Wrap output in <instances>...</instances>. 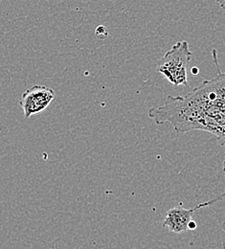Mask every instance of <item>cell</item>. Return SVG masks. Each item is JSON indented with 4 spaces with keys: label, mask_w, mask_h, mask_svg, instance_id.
<instances>
[{
    "label": "cell",
    "mask_w": 225,
    "mask_h": 249,
    "mask_svg": "<svg viewBox=\"0 0 225 249\" xmlns=\"http://www.w3.org/2000/svg\"><path fill=\"white\" fill-rule=\"evenodd\" d=\"M204 81L186 96H169L148 114L157 124L170 123L178 133L204 130L225 143V72Z\"/></svg>",
    "instance_id": "cell-1"
},
{
    "label": "cell",
    "mask_w": 225,
    "mask_h": 249,
    "mask_svg": "<svg viewBox=\"0 0 225 249\" xmlns=\"http://www.w3.org/2000/svg\"><path fill=\"white\" fill-rule=\"evenodd\" d=\"M216 2L219 4V6L225 11V0H216Z\"/></svg>",
    "instance_id": "cell-6"
},
{
    "label": "cell",
    "mask_w": 225,
    "mask_h": 249,
    "mask_svg": "<svg viewBox=\"0 0 225 249\" xmlns=\"http://www.w3.org/2000/svg\"><path fill=\"white\" fill-rule=\"evenodd\" d=\"M191 72H192V74H193V75L198 74V68H197V67H193V68L191 69Z\"/></svg>",
    "instance_id": "cell-7"
},
{
    "label": "cell",
    "mask_w": 225,
    "mask_h": 249,
    "mask_svg": "<svg viewBox=\"0 0 225 249\" xmlns=\"http://www.w3.org/2000/svg\"><path fill=\"white\" fill-rule=\"evenodd\" d=\"M55 99V91L44 86H33L22 93L19 101L26 119L46 109Z\"/></svg>",
    "instance_id": "cell-4"
},
{
    "label": "cell",
    "mask_w": 225,
    "mask_h": 249,
    "mask_svg": "<svg viewBox=\"0 0 225 249\" xmlns=\"http://www.w3.org/2000/svg\"><path fill=\"white\" fill-rule=\"evenodd\" d=\"M223 230L225 232V221H224V223H223ZM224 249H225V242L224 243Z\"/></svg>",
    "instance_id": "cell-8"
},
{
    "label": "cell",
    "mask_w": 225,
    "mask_h": 249,
    "mask_svg": "<svg viewBox=\"0 0 225 249\" xmlns=\"http://www.w3.org/2000/svg\"><path fill=\"white\" fill-rule=\"evenodd\" d=\"M224 146H225V143L224 144ZM224 172L225 173V161H224Z\"/></svg>",
    "instance_id": "cell-9"
},
{
    "label": "cell",
    "mask_w": 225,
    "mask_h": 249,
    "mask_svg": "<svg viewBox=\"0 0 225 249\" xmlns=\"http://www.w3.org/2000/svg\"><path fill=\"white\" fill-rule=\"evenodd\" d=\"M224 197H225V192L219 195L217 197L211 200L199 203L198 205L190 209L182 208L181 205L177 207H173L167 212L162 225L164 228H167L168 230L175 234H181L185 231H188V224L191 220H193V215L197 210L213 205L214 203L221 201Z\"/></svg>",
    "instance_id": "cell-3"
},
{
    "label": "cell",
    "mask_w": 225,
    "mask_h": 249,
    "mask_svg": "<svg viewBox=\"0 0 225 249\" xmlns=\"http://www.w3.org/2000/svg\"><path fill=\"white\" fill-rule=\"evenodd\" d=\"M193 53L187 41L176 42L157 62L156 70L175 87H189L188 67Z\"/></svg>",
    "instance_id": "cell-2"
},
{
    "label": "cell",
    "mask_w": 225,
    "mask_h": 249,
    "mask_svg": "<svg viewBox=\"0 0 225 249\" xmlns=\"http://www.w3.org/2000/svg\"><path fill=\"white\" fill-rule=\"evenodd\" d=\"M196 227H197L196 222H195L193 219L189 222V224H188V230L193 231V230H195V229H196Z\"/></svg>",
    "instance_id": "cell-5"
}]
</instances>
